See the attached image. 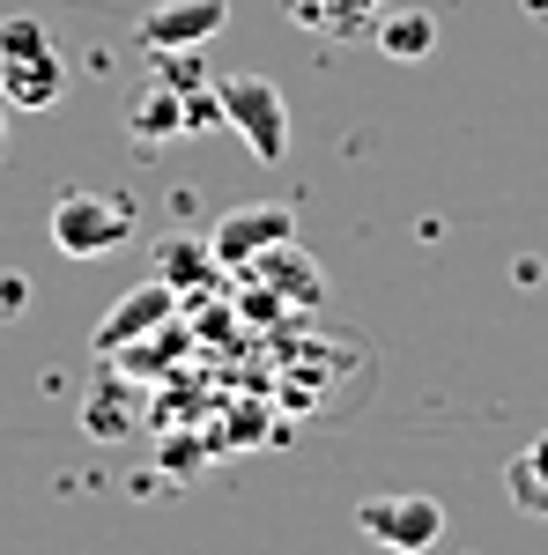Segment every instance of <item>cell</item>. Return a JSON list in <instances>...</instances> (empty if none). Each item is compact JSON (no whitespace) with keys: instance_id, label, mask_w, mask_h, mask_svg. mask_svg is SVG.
I'll return each mask as SVG.
<instances>
[{"instance_id":"cell-1","label":"cell","mask_w":548,"mask_h":555,"mask_svg":"<svg viewBox=\"0 0 548 555\" xmlns=\"http://www.w3.org/2000/svg\"><path fill=\"white\" fill-rule=\"evenodd\" d=\"M67 89V67H60V44L38 15H8L0 23V96L8 112H52Z\"/></svg>"},{"instance_id":"cell-2","label":"cell","mask_w":548,"mask_h":555,"mask_svg":"<svg viewBox=\"0 0 548 555\" xmlns=\"http://www.w3.org/2000/svg\"><path fill=\"white\" fill-rule=\"evenodd\" d=\"M133 237V201L127 193H60L52 201V245L67 259H104Z\"/></svg>"},{"instance_id":"cell-3","label":"cell","mask_w":548,"mask_h":555,"mask_svg":"<svg viewBox=\"0 0 548 555\" xmlns=\"http://www.w3.org/2000/svg\"><path fill=\"white\" fill-rule=\"evenodd\" d=\"M215 96H222V127L245 133V149L259 164L290 156V104H282V89L267 75H230V82H215Z\"/></svg>"},{"instance_id":"cell-4","label":"cell","mask_w":548,"mask_h":555,"mask_svg":"<svg viewBox=\"0 0 548 555\" xmlns=\"http://www.w3.org/2000/svg\"><path fill=\"white\" fill-rule=\"evenodd\" d=\"M356 533L393 555H430L445 541V504L422 496V489H408V496H364L356 504Z\"/></svg>"},{"instance_id":"cell-5","label":"cell","mask_w":548,"mask_h":555,"mask_svg":"<svg viewBox=\"0 0 548 555\" xmlns=\"http://www.w3.org/2000/svg\"><path fill=\"white\" fill-rule=\"evenodd\" d=\"M290 237H296V215L282 208V201H245V208H230L208 230L215 259H222L230 274H245L259 253H275V245H290Z\"/></svg>"},{"instance_id":"cell-6","label":"cell","mask_w":548,"mask_h":555,"mask_svg":"<svg viewBox=\"0 0 548 555\" xmlns=\"http://www.w3.org/2000/svg\"><path fill=\"white\" fill-rule=\"evenodd\" d=\"M222 23H230V0H156V8H141L133 38L149 60L156 52H201L208 38H222Z\"/></svg>"},{"instance_id":"cell-7","label":"cell","mask_w":548,"mask_h":555,"mask_svg":"<svg viewBox=\"0 0 548 555\" xmlns=\"http://www.w3.org/2000/svg\"><path fill=\"white\" fill-rule=\"evenodd\" d=\"M170 319H178V289H170V282H141V289H127V297L97 319V334H89V341H97V356H127L133 341L164 334Z\"/></svg>"},{"instance_id":"cell-8","label":"cell","mask_w":548,"mask_h":555,"mask_svg":"<svg viewBox=\"0 0 548 555\" xmlns=\"http://www.w3.org/2000/svg\"><path fill=\"white\" fill-rule=\"evenodd\" d=\"M245 274H253L267 297H290V304H319V297H327V282H319V259L296 253V237H290V245H275V253H259Z\"/></svg>"},{"instance_id":"cell-9","label":"cell","mask_w":548,"mask_h":555,"mask_svg":"<svg viewBox=\"0 0 548 555\" xmlns=\"http://www.w3.org/2000/svg\"><path fill=\"white\" fill-rule=\"evenodd\" d=\"M290 15L319 38H364L385 15V0H290Z\"/></svg>"},{"instance_id":"cell-10","label":"cell","mask_w":548,"mask_h":555,"mask_svg":"<svg viewBox=\"0 0 548 555\" xmlns=\"http://www.w3.org/2000/svg\"><path fill=\"white\" fill-rule=\"evenodd\" d=\"M156 274L186 297V289H208L215 274H222V259H215L208 237H164V245H156Z\"/></svg>"},{"instance_id":"cell-11","label":"cell","mask_w":548,"mask_h":555,"mask_svg":"<svg viewBox=\"0 0 548 555\" xmlns=\"http://www.w3.org/2000/svg\"><path fill=\"white\" fill-rule=\"evenodd\" d=\"M437 44V15L430 8H385L379 15V52L385 60H430Z\"/></svg>"},{"instance_id":"cell-12","label":"cell","mask_w":548,"mask_h":555,"mask_svg":"<svg viewBox=\"0 0 548 555\" xmlns=\"http://www.w3.org/2000/svg\"><path fill=\"white\" fill-rule=\"evenodd\" d=\"M505 489H511V504H519L526 518H548V429L526 444V452H511Z\"/></svg>"},{"instance_id":"cell-13","label":"cell","mask_w":548,"mask_h":555,"mask_svg":"<svg viewBox=\"0 0 548 555\" xmlns=\"http://www.w3.org/2000/svg\"><path fill=\"white\" fill-rule=\"evenodd\" d=\"M23 304H30V282L8 267V274H0V311H23Z\"/></svg>"},{"instance_id":"cell-14","label":"cell","mask_w":548,"mask_h":555,"mask_svg":"<svg viewBox=\"0 0 548 555\" xmlns=\"http://www.w3.org/2000/svg\"><path fill=\"white\" fill-rule=\"evenodd\" d=\"M0 149H8V96H0Z\"/></svg>"}]
</instances>
